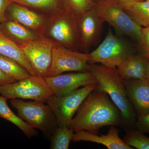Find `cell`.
<instances>
[{"label": "cell", "instance_id": "9a60e30c", "mask_svg": "<svg viewBox=\"0 0 149 149\" xmlns=\"http://www.w3.org/2000/svg\"><path fill=\"white\" fill-rule=\"evenodd\" d=\"M119 130L114 126H111L105 135L94 134L86 131L79 130L74 132L72 141L73 142L86 141L101 144L108 149H133L124 143L120 138Z\"/></svg>", "mask_w": 149, "mask_h": 149}, {"label": "cell", "instance_id": "ac0fdd59", "mask_svg": "<svg viewBox=\"0 0 149 149\" xmlns=\"http://www.w3.org/2000/svg\"><path fill=\"white\" fill-rule=\"evenodd\" d=\"M0 54L17 62L19 64L27 70L31 75H38L26 58L22 48L4 36L1 32Z\"/></svg>", "mask_w": 149, "mask_h": 149}, {"label": "cell", "instance_id": "7a4b0ae2", "mask_svg": "<svg viewBox=\"0 0 149 149\" xmlns=\"http://www.w3.org/2000/svg\"><path fill=\"white\" fill-rule=\"evenodd\" d=\"M88 70L95 77L96 89L106 93L120 110L122 118L120 127L125 131L136 129L137 116L117 68L89 64Z\"/></svg>", "mask_w": 149, "mask_h": 149}, {"label": "cell", "instance_id": "83f0119b", "mask_svg": "<svg viewBox=\"0 0 149 149\" xmlns=\"http://www.w3.org/2000/svg\"><path fill=\"white\" fill-rule=\"evenodd\" d=\"M11 2L12 0H0V24L5 20L6 11Z\"/></svg>", "mask_w": 149, "mask_h": 149}, {"label": "cell", "instance_id": "3957f363", "mask_svg": "<svg viewBox=\"0 0 149 149\" xmlns=\"http://www.w3.org/2000/svg\"><path fill=\"white\" fill-rule=\"evenodd\" d=\"M42 36L54 45L72 50H80L76 17L65 10L49 17Z\"/></svg>", "mask_w": 149, "mask_h": 149}, {"label": "cell", "instance_id": "52a82bcc", "mask_svg": "<svg viewBox=\"0 0 149 149\" xmlns=\"http://www.w3.org/2000/svg\"><path fill=\"white\" fill-rule=\"evenodd\" d=\"M96 88V84H91L61 97L53 94L48 99L46 103L53 112L58 127L69 128L72 118L83 101Z\"/></svg>", "mask_w": 149, "mask_h": 149}, {"label": "cell", "instance_id": "d4e9b609", "mask_svg": "<svg viewBox=\"0 0 149 149\" xmlns=\"http://www.w3.org/2000/svg\"><path fill=\"white\" fill-rule=\"evenodd\" d=\"M65 10L77 17L92 8V0H61Z\"/></svg>", "mask_w": 149, "mask_h": 149}, {"label": "cell", "instance_id": "603a6c76", "mask_svg": "<svg viewBox=\"0 0 149 149\" xmlns=\"http://www.w3.org/2000/svg\"><path fill=\"white\" fill-rule=\"evenodd\" d=\"M74 132L68 127H58L51 137L50 148L68 149Z\"/></svg>", "mask_w": 149, "mask_h": 149}, {"label": "cell", "instance_id": "8992f818", "mask_svg": "<svg viewBox=\"0 0 149 149\" xmlns=\"http://www.w3.org/2000/svg\"><path fill=\"white\" fill-rule=\"evenodd\" d=\"M133 54V49L130 44L113 35L110 28L102 42L89 53L88 63H100L109 67L118 68Z\"/></svg>", "mask_w": 149, "mask_h": 149}, {"label": "cell", "instance_id": "5b68a950", "mask_svg": "<svg viewBox=\"0 0 149 149\" xmlns=\"http://www.w3.org/2000/svg\"><path fill=\"white\" fill-rule=\"evenodd\" d=\"M44 102H25L20 99H12V106L17 116L34 128L42 131L49 139L58 127L55 116L50 107Z\"/></svg>", "mask_w": 149, "mask_h": 149}, {"label": "cell", "instance_id": "2e32d148", "mask_svg": "<svg viewBox=\"0 0 149 149\" xmlns=\"http://www.w3.org/2000/svg\"><path fill=\"white\" fill-rule=\"evenodd\" d=\"M0 32L20 47L43 37L17 22L7 19L0 24Z\"/></svg>", "mask_w": 149, "mask_h": 149}, {"label": "cell", "instance_id": "ba28073f", "mask_svg": "<svg viewBox=\"0 0 149 149\" xmlns=\"http://www.w3.org/2000/svg\"><path fill=\"white\" fill-rule=\"evenodd\" d=\"M0 94L7 100L29 99L45 103L54 94L45 78L32 75L0 87Z\"/></svg>", "mask_w": 149, "mask_h": 149}, {"label": "cell", "instance_id": "cb8c5ba5", "mask_svg": "<svg viewBox=\"0 0 149 149\" xmlns=\"http://www.w3.org/2000/svg\"><path fill=\"white\" fill-rule=\"evenodd\" d=\"M123 139L125 143L130 147L137 149H149V138L143 133L136 129L125 131Z\"/></svg>", "mask_w": 149, "mask_h": 149}, {"label": "cell", "instance_id": "484cf974", "mask_svg": "<svg viewBox=\"0 0 149 149\" xmlns=\"http://www.w3.org/2000/svg\"><path fill=\"white\" fill-rule=\"evenodd\" d=\"M141 34V40L138 42L141 55L149 60V26L142 27Z\"/></svg>", "mask_w": 149, "mask_h": 149}, {"label": "cell", "instance_id": "e0dca14e", "mask_svg": "<svg viewBox=\"0 0 149 149\" xmlns=\"http://www.w3.org/2000/svg\"><path fill=\"white\" fill-rule=\"evenodd\" d=\"M148 61L141 54H133L119 65L117 68L118 71L123 80H146V71Z\"/></svg>", "mask_w": 149, "mask_h": 149}, {"label": "cell", "instance_id": "d6986e66", "mask_svg": "<svg viewBox=\"0 0 149 149\" xmlns=\"http://www.w3.org/2000/svg\"><path fill=\"white\" fill-rule=\"evenodd\" d=\"M12 1L49 17L65 10L61 0H12Z\"/></svg>", "mask_w": 149, "mask_h": 149}, {"label": "cell", "instance_id": "4316f807", "mask_svg": "<svg viewBox=\"0 0 149 149\" xmlns=\"http://www.w3.org/2000/svg\"><path fill=\"white\" fill-rule=\"evenodd\" d=\"M136 126L139 131L149 134V114L137 117Z\"/></svg>", "mask_w": 149, "mask_h": 149}, {"label": "cell", "instance_id": "5bb4252c", "mask_svg": "<svg viewBox=\"0 0 149 149\" xmlns=\"http://www.w3.org/2000/svg\"><path fill=\"white\" fill-rule=\"evenodd\" d=\"M123 82L137 117L149 114V82L139 79L123 80Z\"/></svg>", "mask_w": 149, "mask_h": 149}, {"label": "cell", "instance_id": "9c48e42d", "mask_svg": "<svg viewBox=\"0 0 149 149\" xmlns=\"http://www.w3.org/2000/svg\"><path fill=\"white\" fill-rule=\"evenodd\" d=\"M89 53L54 45L52 61L48 77L56 76L69 71H89Z\"/></svg>", "mask_w": 149, "mask_h": 149}, {"label": "cell", "instance_id": "4fadbf2b", "mask_svg": "<svg viewBox=\"0 0 149 149\" xmlns=\"http://www.w3.org/2000/svg\"><path fill=\"white\" fill-rule=\"evenodd\" d=\"M5 16L6 19L17 22L42 37L49 18V17L13 2L7 8Z\"/></svg>", "mask_w": 149, "mask_h": 149}, {"label": "cell", "instance_id": "6da1fadb", "mask_svg": "<svg viewBox=\"0 0 149 149\" xmlns=\"http://www.w3.org/2000/svg\"><path fill=\"white\" fill-rule=\"evenodd\" d=\"M122 124L118 108L106 93L96 88L83 101L69 128L74 132L84 130L98 134L99 130L104 126H121Z\"/></svg>", "mask_w": 149, "mask_h": 149}, {"label": "cell", "instance_id": "ffe728a7", "mask_svg": "<svg viewBox=\"0 0 149 149\" xmlns=\"http://www.w3.org/2000/svg\"><path fill=\"white\" fill-rule=\"evenodd\" d=\"M120 4L124 10L138 25L143 27L149 26V0L133 2L120 1Z\"/></svg>", "mask_w": 149, "mask_h": 149}, {"label": "cell", "instance_id": "7402d4cb", "mask_svg": "<svg viewBox=\"0 0 149 149\" xmlns=\"http://www.w3.org/2000/svg\"><path fill=\"white\" fill-rule=\"evenodd\" d=\"M0 69L16 81L22 80L31 75L27 70L17 62L1 54Z\"/></svg>", "mask_w": 149, "mask_h": 149}, {"label": "cell", "instance_id": "277c9868", "mask_svg": "<svg viewBox=\"0 0 149 149\" xmlns=\"http://www.w3.org/2000/svg\"><path fill=\"white\" fill-rule=\"evenodd\" d=\"M93 6L103 21L120 35H126L139 42L142 27L136 23L121 6L120 0H93Z\"/></svg>", "mask_w": 149, "mask_h": 149}, {"label": "cell", "instance_id": "8fae6325", "mask_svg": "<svg viewBox=\"0 0 149 149\" xmlns=\"http://www.w3.org/2000/svg\"><path fill=\"white\" fill-rule=\"evenodd\" d=\"M80 41V51L89 53L91 47L100 42L104 22L94 6L91 9L76 17Z\"/></svg>", "mask_w": 149, "mask_h": 149}, {"label": "cell", "instance_id": "1f68e13d", "mask_svg": "<svg viewBox=\"0 0 149 149\" xmlns=\"http://www.w3.org/2000/svg\"><path fill=\"white\" fill-rule=\"evenodd\" d=\"M92 1H93V0H92ZM120 1H124L125 0H120Z\"/></svg>", "mask_w": 149, "mask_h": 149}, {"label": "cell", "instance_id": "7c38bea8", "mask_svg": "<svg viewBox=\"0 0 149 149\" xmlns=\"http://www.w3.org/2000/svg\"><path fill=\"white\" fill-rule=\"evenodd\" d=\"M45 79L54 95L57 97L64 96L80 87L96 84L95 77L90 71L61 74Z\"/></svg>", "mask_w": 149, "mask_h": 149}, {"label": "cell", "instance_id": "f546056e", "mask_svg": "<svg viewBox=\"0 0 149 149\" xmlns=\"http://www.w3.org/2000/svg\"><path fill=\"white\" fill-rule=\"evenodd\" d=\"M146 80L149 82V60L147 65L146 71Z\"/></svg>", "mask_w": 149, "mask_h": 149}, {"label": "cell", "instance_id": "30bf717a", "mask_svg": "<svg viewBox=\"0 0 149 149\" xmlns=\"http://www.w3.org/2000/svg\"><path fill=\"white\" fill-rule=\"evenodd\" d=\"M54 45L49 40L42 37L20 47L37 74L44 78L49 76Z\"/></svg>", "mask_w": 149, "mask_h": 149}, {"label": "cell", "instance_id": "44dd1931", "mask_svg": "<svg viewBox=\"0 0 149 149\" xmlns=\"http://www.w3.org/2000/svg\"><path fill=\"white\" fill-rule=\"evenodd\" d=\"M7 99L0 96V118L9 121L19 128L28 137L31 139L37 135L35 128L20 118L10 108L7 103Z\"/></svg>", "mask_w": 149, "mask_h": 149}, {"label": "cell", "instance_id": "f1b7e54d", "mask_svg": "<svg viewBox=\"0 0 149 149\" xmlns=\"http://www.w3.org/2000/svg\"><path fill=\"white\" fill-rule=\"evenodd\" d=\"M16 80L0 69V87L14 83Z\"/></svg>", "mask_w": 149, "mask_h": 149}, {"label": "cell", "instance_id": "4dcf8cb0", "mask_svg": "<svg viewBox=\"0 0 149 149\" xmlns=\"http://www.w3.org/2000/svg\"><path fill=\"white\" fill-rule=\"evenodd\" d=\"M145 1V0H125L124 1H120L122 2H141L143 1Z\"/></svg>", "mask_w": 149, "mask_h": 149}]
</instances>
